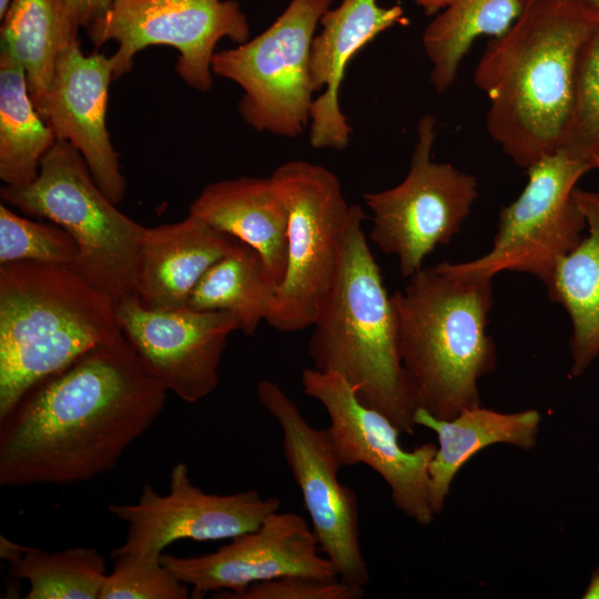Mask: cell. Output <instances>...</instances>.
<instances>
[{"mask_svg": "<svg viewBox=\"0 0 599 599\" xmlns=\"http://www.w3.org/2000/svg\"><path fill=\"white\" fill-rule=\"evenodd\" d=\"M166 396L121 333L37 384L0 419V485H69L112 470Z\"/></svg>", "mask_w": 599, "mask_h": 599, "instance_id": "cell-1", "label": "cell"}, {"mask_svg": "<svg viewBox=\"0 0 599 599\" xmlns=\"http://www.w3.org/2000/svg\"><path fill=\"white\" fill-rule=\"evenodd\" d=\"M596 26L566 0H530L488 43L475 70L487 95V131L528 169L561 149L579 51Z\"/></svg>", "mask_w": 599, "mask_h": 599, "instance_id": "cell-2", "label": "cell"}, {"mask_svg": "<svg viewBox=\"0 0 599 599\" xmlns=\"http://www.w3.org/2000/svg\"><path fill=\"white\" fill-rule=\"evenodd\" d=\"M390 297L417 408L450 419L480 406L478 380L497 364L487 334L491 278L441 262L423 266Z\"/></svg>", "mask_w": 599, "mask_h": 599, "instance_id": "cell-3", "label": "cell"}, {"mask_svg": "<svg viewBox=\"0 0 599 599\" xmlns=\"http://www.w3.org/2000/svg\"><path fill=\"white\" fill-rule=\"evenodd\" d=\"M366 214L352 205L335 280L313 323L314 368L342 376L367 407L413 435L417 406L404 370L396 315L363 230Z\"/></svg>", "mask_w": 599, "mask_h": 599, "instance_id": "cell-4", "label": "cell"}, {"mask_svg": "<svg viewBox=\"0 0 599 599\" xmlns=\"http://www.w3.org/2000/svg\"><path fill=\"white\" fill-rule=\"evenodd\" d=\"M120 334L115 303L71 266L0 264V419L37 384Z\"/></svg>", "mask_w": 599, "mask_h": 599, "instance_id": "cell-5", "label": "cell"}, {"mask_svg": "<svg viewBox=\"0 0 599 599\" xmlns=\"http://www.w3.org/2000/svg\"><path fill=\"white\" fill-rule=\"evenodd\" d=\"M0 196L8 206L65 230L79 250L71 267L114 303L132 294L133 265L145 226L116 209L71 143L57 140L34 180L4 185Z\"/></svg>", "mask_w": 599, "mask_h": 599, "instance_id": "cell-6", "label": "cell"}, {"mask_svg": "<svg viewBox=\"0 0 599 599\" xmlns=\"http://www.w3.org/2000/svg\"><path fill=\"white\" fill-rule=\"evenodd\" d=\"M287 210V264L266 322L280 332L313 325L339 265L348 205L337 176L304 160L278 165L270 176Z\"/></svg>", "mask_w": 599, "mask_h": 599, "instance_id": "cell-7", "label": "cell"}, {"mask_svg": "<svg viewBox=\"0 0 599 599\" xmlns=\"http://www.w3.org/2000/svg\"><path fill=\"white\" fill-rule=\"evenodd\" d=\"M334 0H291L262 33L216 51L213 74L238 84V112L258 132L285 138L302 134L315 92L309 54L317 24Z\"/></svg>", "mask_w": 599, "mask_h": 599, "instance_id": "cell-8", "label": "cell"}, {"mask_svg": "<svg viewBox=\"0 0 599 599\" xmlns=\"http://www.w3.org/2000/svg\"><path fill=\"white\" fill-rule=\"evenodd\" d=\"M436 120L424 115L405 179L383 191L364 194L373 212L370 241L395 255L404 277L423 267L437 245H447L478 197L475 176L433 160Z\"/></svg>", "mask_w": 599, "mask_h": 599, "instance_id": "cell-9", "label": "cell"}, {"mask_svg": "<svg viewBox=\"0 0 599 599\" xmlns=\"http://www.w3.org/2000/svg\"><path fill=\"white\" fill-rule=\"evenodd\" d=\"M591 170L562 149L530 165L524 190L500 211L490 250L457 265L490 278L502 271L527 273L546 284L587 227L575 191Z\"/></svg>", "mask_w": 599, "mask_h": 599, "instance_id": "cell-10", "label": "cell"}, {"mask_svg": "<svg viewBox=\"0 0 599 599\" xmlns=\"http://www.w3.org/2000/svg\"><path fill=\"white\" fill-rule=\"evenodd\" d=\"M87 30L95 47L116 43L110 55L114 79L131 71L143 49L167 45L179 52V77L200 92L213 84L217 43L227 38L240 44L250 37L247 18L235 0H115Z\"/></svg>", "mask_w": 599, "mask_h": 599, "instance_id": "cell-11", "label": "cell"}, {"mask_svg": "<svg viewBox=\"0 0 599 599\" xmlns=\"http://www.w3.org/2000/svg\"><path fill=\"white\" fill-rule=\"evenodd\" d=\"M255 394L281 428L285 463L322 552L342 580L365 588L370 577L361 546L358 502L353 489L338 479L343 465L327 429L313 427L274 380L257 382Z\"/></svg>", "mask_w": 599, "mask_h": 599, "instance_id": "cell-12", "label": "cell"}, {"mask_svg": "<svg viewBox=\"0 0 599 599\" xmlns=\"http://www.w3.org/2000/svg\"><path fill=\"white\" fill-rule=\"evenodd\" d=\"M301 382L305 395L326 410V428L343 466L366 465L386 483L394 506L418 525L428 526L430 506L429 464L437 450L425 443L405 450L402 432L380 412L365 406L338 374L305 368Z\"/></svg>", "mask_w": 599, "mask_h": 599, "instance_id": "cell-13", "label": "cell"}, {"mask_svg": "<svg viewBox=\"0 0 599 599\" xmlns=\"http://www.w3.org/2000/svg\"><path fill=\"white\" fill-rule=\"evenodd\" d=\"M169 488L161 495L146 484L135 504L109 505L110 514L128 526L124 541L112 550V557L161 558L164 548L180 539H232L258 528L281 506L277 497H263L256 489L207 494L192 483L183 461L171 469Z\"/></svg>", "mask_w": 599, "mask_h": 599, "instance_id": "cell-14", "label": "cell"}, {"mask_svg": "<svg viewBox=\"0 0 599 599\" xmlns=\"http://www.w3.org/2000/svg\"><path fill=\"white\" fill-rule=\"evenodd\" d=\"M115 313L121 333L167 393L193 404L217 387L227 339L240 329L234 314L153 309L133 294L115 302Z\"/></svg>", "mask_w": 599, "mask_h": 599, "instance_id": "cell-15", "label": "cell"}, {"mask_svg": "<svg viewBox=\"0 0 599 599\" xmlns=\"http://www.w3.org/2000/svg\"><path fill=\"white\" fill-rule=\"evenodd\" d=\"M312 526L298 514L275 511L253 531L231 539L213 552L176 557L162 554L163 565L191 588L192 598L234 599L255 582L291 575L339 578L319 554Z\"/></svg>", "mask_w": 599, "mask_h": 599, "instance_id": "cell-16", "label": "cell"}, {"mask_svg": "<svg viewBox=\"0 0 599 599\" xmlns=\"http://www.w3.org/2000/svg\"><path fill=\"white\" fill-rule=\"evenodd\" d=\"M113 78L111 57L84 54L79 40L72 42L60 55L42 118L57 140L79 151L99 187L119 204L126 184L105 121Z\"/></svg>", "mask_w": 599, "mask_h": 599, "instance_id": "cell-17", "label": "cell"}, {"mask_svg": "<svg viewBox=\"0 0 599 599\" xmlns=\"http://www.w3.org/2000/svg\"><path fill=\"white\" fill-rule=\"evenodd\" d=\"M408 20L400 6L380 7L377 0H343L321 18L309 54V73L315 91L309 112V143L315 149L343 150L352 129L343 114L338 93L345 69L363 47L382 32Z\"/></svg>", "mask_w": 599, "mask_h": 599, "instance_id": "cell-18", "label": "cell"}, {"mask_svg": "<svg viewBox=\"0 0 599 599\" xmlns=\"http://www.w3.org/2000/svg\"><path fill=\"white\" fill-rule=\"evenodd\" d=\"M240 241L189 214L144 227L132 272V294L146 307H186L206 271Z\"/></svg>", "mask_w": 599, "mask_h": 599, "instance_id": "cell-19", "label": "cell"}, {"mask_svg": "<svg viewBox=\"0 0 599 599\" xmlns=\"http://www.w3.org/2000/svg\"><path fill=\"white\" fill-rule=\"evenodd\" d=\"M216 230L254 248L278 283L287 264V210L271 177L241 176L206 184L189 207Z\"/></svg>", "mask_w": 599, "mask_h": 599, "instance_id": "cell-20", "label": "cell"}, {"mask_svg": "<svg viewBox=\"0 0 599 599\" xmlns=\"http://www.w3.org/2000/svg\"><path fill=\"white\" fill-rule=\"evenodd\" d=\"M541 415L536 409L502 413L481 405L440 419L417 408L416 426L433 430L438 440L429 464L430 506L435 516L444 511L457 473L480 450L498 444L531 450L539 433Z\"/></svg>", "mask_w": 599, "mask_h": 599, "instance_id": "cell-21", "label": "cell"}, {"mask_svg": "<svg viewBox=\"0 0 599 599\" xmlns=\"http://www.w3.org/2000/svg\"><path fill=\"white\" fill-rule=\"evenodd\" d=\"M575 197L588 234L561 258L545 286L548 298L570 317V372L578 377L599 356V192L577 187Z\"/></svg>", "mask_w": 599, "mask_h": 599, "instance_id": "cell-22", "label": "cell"}, {"mask_svg": "<svg viewBox=\"0 0 599 599\" xmlns=\"http://www.w3.org/2000/svg\"><path fill=\"white\" fill-rule=\"evenodd\" d=\"M78 31L65 0H11L1 18L0 45L24 68L30 97L41 116L60 55L79 40Z\"/></svg>", "mask_w": 599, "mask_h": 599, "instance_id": "cell-23", "label": "cell"}, {"mask_svg": "<svg viewBox=\"0 0 599 599\" xmlns=\"http://www.w3.org/2000/svg\"><path fill=\"white\" fill-rule=\"evenodd\" d=\"M55 142L30 97L24 68L0 45V179L4 185L32 182Z\"/></svg>", "mask_w": 599, "mask_h": 599, "instance_id": "cell-24", "label": "cell"}, {"mask_svg": "<svg viewBox=\"0 0 599 599\" xmlns=\"http://www.w3.org/2000/svg\"><path fill=\"white\" fill-rule=\"evenodd\" d=\"M524 0H451L425 28L423 45L436 92L449 89L463 59L481 35L505 34L524 10Z\"/></svg>", "mask_w": 599, "mask_h": 599, "instance_id": "cell-25", "label": "cell"}, {"mask_svg": "<svg viewBox=\"0 0 599 599\" xmlns=\"http://www.w3.org/2000/svg\"><path fill=\"white\" fill-rule=\"evenodd\" d=\"M278 285L262 256L240 242L206 271L187 306L230 312L238 318L240 331L250 336L268 317Z\"/></svg>", "mask_w": 599, "mask_h": 599, "instance_id": "cell-26", "label": "cell"}, {"mask_svg": "<svg viewBox=\"0 0 599 599\" xmlns=\"http://www.w3.org/2000/svg\"><path fill=\"white\" fill-rule=\"evenodd\" d=\"M9 565L12 577L29 582L27 599H99L106 576L103 556L87 547L47 552L27 546Z\"/></svg>", "mask_w": 599, "mask_h": 599, "instance_id": "cell-27", "label": "cell"}, {"mask_svg": "<svg viewBox=\"0 0 599 599\" xmlns=\"http://www.w3.org/2000/svg\"><path fill=\"white\" fill-rule=\"evenodd\" d=\"M561 149L599 170V27L578 54L572 105Z\"/></svg>", "mask_w": 599, "mask_h": 599, "instance_id": "cell-28", "label": "cell"}, {"mask_svg": "<svg viewBox=\"0 0 599 599\" xmlns=\"http://www.w3.org/2000/svg\"><path fill=\"white\" fill-rule=\"evenodd\" d=\"M79 250L59 225L33 221L0 204V264L33 261L73 266Z\"/></svg>", "mask_w": 599, "mask_h": 599, "instance_id": "cell-29", "label": "cell"}, {"mask_svg": "<svg viewBox=\"0 0 599 599\" xmlns=\"http://www.w3.org/2000/svg\"><path fill=\"white\" fill-rule=\"evenodd\" d=\"M112 558L113 569L104 578L99 599H186L191 595L161 558L136 554Z\"/></svg>", "mask_w": 599, "mask_h": 599, "instance_id": "cell-30", "label": "cell"}, {"mask_svg": "<svg viewBox=\"0 0 599 599\" xmlns=\"http://www.w3.org/2000/svg\"><path fill=\"white\" fill-rule=\"evenodd\" d=\"M364 593V587L341 578L291 575L255 582L234 599H361Z\"/></svg>", "mask_w": 599, "mask_h": 599, "instance_id": "cell-31", "label": "cell"}, {"mask_svg": "<svg viewBox=\"0 0 599 599\" xmlns=\"http://www.w3.org/2000/svg\"><path fill=\"white\" fill-rule=\"evenodd\" d=\"M115 0H65L72 23L78 28H89L102 17Z\"/></svg>", "mask_w": 599, "mask_h": 599, "instance_id": "cell-32", "label": "cell"}, {"mask_svg": "<svg viewBox=\"0 0 599 599\" xmlns=\"http://www.w3.org/2000/svg\"><path fill=\"white\" fill-rule=\"evenodd\" d=\"M530 0H524V4ZM599 27V0H566Z\"/></svg>", "mask_w": 599, "mask_h": 599, "instance_id": "cell-33", "label": "cell"}, {"mask_svg": "<svg viewBox=\"0 0 599 599\" xmlns=\"http://www.w3.org/2000/svg\"><path fill=\"white\" fill-rule=\"evenodd\" d=\"M27 546L20 545L4 537L0 536V557L8 562L18 559L26 550Z\"/></svg>", "mask_w": 599, "mask_h": 599, "instance_id": "cell-34", "label": "cell"}, {"mask_svg": "<svg viewBox=\"0 0 599 599\" xmlns=\"http://www.w3.org/2000/svg\"><path fill=\"white\" fill-rule=\"evenodd\" d=\"M427 16L437 14L451 0H413Z\"/></svg>", "mask_w": 599, "mask_h": 599, "instance_id": "cell-35", "label": "cell"}, {"mask_svg": "<svg viewBox=\"0 0 599 599\" xmlns=\"http://www.w3.org/2000/svg\"><path fill=\"white\" fill-rule=\"evenodd\" d=\"M583 599H599V566L592 571L588 586L583 591Z\"/></svg>", "mask_w": 599, "mask_h": 599, "instance_id": "cell-36", "label": "cell"}, {"mask_svg": "<svg viewBox=\"0 0 599 599\" xmlns=\"http://www.w3.org/2000/svg\"><path fill=\"white\" fill-rule=\"evenodd\" d=\"M11 0H0V19L3 17V14L7 11V8L9 6Z\"/></svg>", "mask_w": 599, "mask_h": 599, "instance_id": "cell-37", "label": "cell"}]
</instances>
